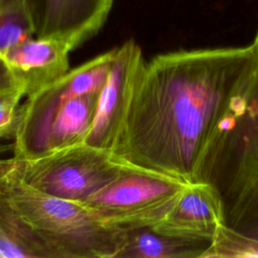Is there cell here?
Segmentation results:
<instances>
[{"label": "cell", "mask_w": 258, "mask_h": 258, "mask_svg": "<svg viewBox=\"0 0 258 258\" xmlns=\"http://www.w3.org/2000/svg\"><path fill=\"white\" fill-rule=\"evenodd\" d=\"M115 48L69 70L59 80L26 97L20 107L13 138V156L36 158L43 154L46 131L55 110L72 97L99 95L111 71Z\"/></svg>", "instance_id": "cell-6"}, {"label": "cell", "mask_w": 258, "mask_h": 258, "mask_svg": "<svg viewBox=\"0 0 258 258\" xmlns=\"http://www.w3.org/2000/svg\"><path fill=\"white\" fill-rule=\"evenodd\" d=\"M210 247L209 241L170 237L141 228L127 231L118 258H204Z\"/></svg>", "instance_id": "cell-12"}, {"label": "cell", "mask_w": 258, "mask_h": 258, "mask_svg": "<svg viewBox=\"0 0 258 258\" xmlns=\"http://www.w3.org/2000/svg\"><path fill=\"white\" fill-rule=\"evenodd\" d=\"M0 258H50L0 191Z\"/></svg>", "instance_id": "cell-13"}, {"label": "cell", "mask_w": 258, "mask_h": 258, "mask_svg": "<svg viewBox=\"0 0 258 258\" xmlns=\"http://www.w3.org/2000/svg\"><path fill=\"white\" fill-rule=\"evenodd\" d=\"M33 36L27 0H0V58L11 47Z\"/></svg>", "instance_id": "cell-14"}, {"label": "cell", "mask_w": 258, "mask_h": 258, "mask_svg": "<svg viewBox=\"0 0 258 258\" xmlns=\"http://www.w3.org/2000/svg\"><path fill=\"white\" fill-rule=\"evenodd\" d=\"M254 45H255V47H256V51H257V54H258V32H257V35H256V38H255V40H254Z\"/></svg>", "instance_id": "cell-18"}, {"label": "cell", "mask_w": 258, "mask_h": 258, "mask_svg": "<svg viewBox=\"0 0 258 258\" xmlns=\"http://www.w3.org/2000/svg\"><path fill=\"white\" fill-rule=\"evenodd\" d=\"M257 60L251 43L177 50L144 61L112 153L131 166L185 184L203 182L218 124Z\"/></svg>", "instance_id": "cell-1"}, {"label": "cell", "mask_w": 258, "mask_h": 258, "mask_svg": "<svg viewBox=\"0 0 258 258\" xmlns=\"http://www.w3.org/2000/svg\"><path fill=\"white\" fill-rule=\"evenodd\" d=\"M73 45L57 36H33L11 47L1 59L26 97L50 86L70 70Z\"/></svg>", "instance_id": "cell-10"}, {"label": "cell", "mask_w": 258, "mask_h": 258, "mask_svg": "<svg viewBox=\"0 0 258 258\" xmlns=\"http://www.w3.org/2000/svg\"><path fill=\"white\" fill-rule=\"evenodd\" d=\"M206 257H258V237L225 225L212 240Z\"/></svg>", "instance_id": "cell-15"}, {"label": "cell", "mask_w": 258, "mask_h": 258, "mask_svg": "<svg viewBox=\"0 0 258 258\" xmlns=\"http://www.w3.org/2000/svg\"><path fill=\"white\" fill-rule=\"evenodd\" d=\"M0 191L50 258H117L126 233L87 205L33 188L18 175L12 157L0 158Z\"/></svg>", "instance_id": "cell-3"}, {"label": "cell", "mask_w": 258, "mask_h": 258, "mask_svg": "<svg viewBox=\"0 0 258 258\" xmlns=\"http://www.w3.org/2000/svg\"><path fill=\"white\" fill-rule=\"evenodd\" d=\"M114 0H27L34 36H57L75 48L95 36Z\"/></svg>", "instance_id": "cell-9"}, {"label": "cell", "mask_w": 258, "mask_h": 258, "mask_svg": "<svg viewBox=\"0 0 258 258\" xmlns=\"http://www.w3.org/2000/svg\"><path fill=\"white\" fill-rule=\"evenodd\" d=\"M225 225L219 189L211 183L198 182L185 184L166 214L150 230L170 237L212 242Z\"/></svg>", "instance_id": "cell-8"}, {"label": "cell", "mask_w": 258, "mask_h": 258, "mask_svg": "<svg viewBox=\"0 0 258 258\" xmlns=\"http://www.w3.org/2000/svg\"><path fill=\"white\" fill-rule=\"evenodd\" d=\"M98 97H72L55 110L47 127L42 155L85 141L94 119Z\"/></svg>", "instance_id": "cell-11"}, {"label": "cell", "mask_w": 258, "mask_h": 258, "mask_svg": "<svg viewBox=\"0 0 258 258\" xmlns=\"http://www.w3.org/2000/svg\"><path fill=\"white\" fill-rule=\"evenodd\" d=\"M203 182L219 189L227 226L258 237V60L218 124Z\"/></svg>", "instance_id": "cell-2"}, {"label": "cell", "mask_w": 258, "mask_h": 258, "mask_svg": "<svg viewBox=\"0 0 258 258\" xmlns=\"http://www.w3.org/2000/svg\"><path fill=\"white\" fill-rule=\"evenodd\" d=\"M185 183L131 166L83 202L122 231L151 228L166 214Z\"/></svg>", "instance_id": "cell-5"}, {"label": "cell", "mask_w": 258, "mask_h": 258, "mask_svg": "<svg viewBox=\"0 0 258 258\" xmlns=\"http://www.w3.org/2000/svg\"><path fill=\"white\" fill-rule=\"evenodd\" d=\"M144 61L140 46L133 40L115 47L111 71L99 94L94 119L84 143L113 152L125 123L136 78Z\"/></svg>", "instance_id": "cell-7"}, {"label": "cell", "mask_w": 258, "mask_h": 258, "mask_svg": "<svg viewBox=\"0 0 258 258\" xmlns=\"http://www.w3.org/2000/svg\"><path fill=\"white\" fill-rule=\"evenodd\" d=\"M24 96L19 86L0 91V140L14 138L19 123L20 101Z\"/></svg>", "instance_id": "cell-16"}, {"label": "cell", "mask_w": 258, "mask_h": 258, "mask_svg": "<svg viewBox=\"0 0 258 258\" xmlns=\"http://www.w3.org/2000/svg\"><path fill=\"white\" fill-rule=\"evenodd\" d=\"M18 86L4 61L0 58V91ZM20 87V86H19Z\"/></svg>", "instance_id": "cell-17"}, {"label": "cell", "mask_w": 258, "mask_h": 258, "mask_svg": "<svg viewBox=\"0 0 258 258\" xmlns=\"http://www.w3.org/2000/svg\"><path fill=\"white\" fill-rule=\"evenodd\" d=\"M21 179L33 188L68 201L83 203L131 165L111 151L79 143L36 158L12 156Z\"/></svg>", "instance_id": "cell-4"}]
</instances>
